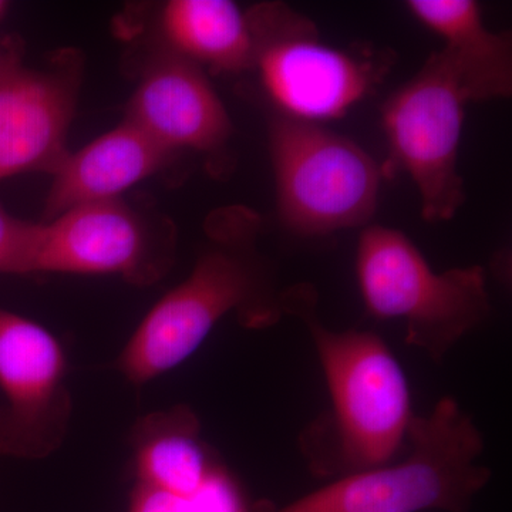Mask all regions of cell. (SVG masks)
I'll return each mask as SVG.
<instances>
[{"instance_id": "8fae6325", "label": "cell", "mask_w": 512, "mask_h": 512, "mask_svg": "<svg viewBox=\"0 0 512 512\" xmlns=\"http://www.w3.org/2000/svg\"><path fill=\"white\" fill-rule=\"evenodd\" d=\"M126 120L171 154L217 157L232 134L228 111L204 69L167 49L144 70Z\"/></svg>"}, {"instance_id": "277c9868", "label": "cell", "mask_w": 512, "mask_h": 512, "mask_svg": "<svg viewBox=\"0 0 512 512\" xmlns=\"http://www.w3.org/2000/svg\"><path fill=\"white\" fill-rule=\"evenodd\" d=\"M356 275L367 312L403 322L407 345L434 362H441L491 313L481 266L436 272L399 229L373 224L363 228Z\"/></svg>"}, {"instance_id": "9c48e42d", "label": "cell", "mask_w": 512, "mask_h": 512, "mask_svg": "<svg viewBox=\"0 0 512 512\" xmlns=\"http://www.w3.org/2000/svg\"><path fill=\"white\" fill-rule=\"evenodd\" d=\"M0 454L43 460L69 433L72 393L59 339L35 320L0 308Z\"/></svg>"}, {"instance_id": "7a4b0ae2", "label": "cell", "mask_w": 512, "mask_h": 512, "mask_svg": "<svg viewBox=\"0 0 512 512\" xmlns=\"http://www.w3.org/2000/svg\"><path fill=\"white\" fill-rule=\"evenodd\" d=\"M282 309L305 325L328 384L332 409L305 437L313 470L339 478L392 463L414 414L389 346L373 332L323 325L311 284L284 289Z\"/></svg>"}, {"instance_id": "e0dca14e", "label": "cell", "mask_w": 512, "mask_h": 512, "mask_svg": "<svg viewBox=\"0 0 512 512\" xmlns=\"http://www.w3.org/2000/svg\"><path fill=\"white\" fill-rule=\"evenodd\" d=\"M39 231L40 222L19 220L0 205V274H33Z\"/></svg>"}, {"instance_id": "2e32d148", "label": "cell", "mask_w": 512, "mask_h": 512, "mask_svg": "<svg viewBox=\"0 0 512 512\" xmlns=\"http://www.w3.org/2000/svg\"><path fill=\"white\" fill-rule=\"evenodd\" d=\"M268 503L252 504L227 467L197 493L177 495L134 484L127 512H268Z\"/></svg>"}, {"instance_id": "6da1fadb", "label": "cell", "mask_w": 512, "mask_h": 512, "mask_svg": "<svg viewBox=\"0 0 512 512\" xmlns=\"http://www.w3.org/2000/svg\"><path fill=\"white\" fill-rule=\"evenodd\" d=\"M261 231V218L249 208L212 212L190 275L147 312L117 357L116 369L128 382L144 386L180 366L231 313L249 329L284 318V289L259 251Z\"/></svg>"}, {"instance_id": "3957f363", "label": "cell", "mask_w": 512, "mask_h": 512, "mask_svg": "<svg viewBox=\"0 0 512 512\" xmlns=\"http://www.w3.org/2000/svg\"><path fill=\"white\" fill-rule=\"evenodd\" d=\"M409 453L399 463L336 478L269 512H470L491 470L480 463L484 439L473 417L451 397L414 416Z\"/></svg>"}, {"instance_id": "5bb4252c", "label": "cell", "mask_w": 512, "mask_h": 512, "mask_svg": "<svg viewBox=\"0 0 512 512\" xmlns=\"http://www.w3.org/2000/svg\"><path fill=\"white\" fill-rule=\"evenodd\" d=\"M134 484L190 495L225 468L205 443L197 414L185 404L148 413L131 427Z\"/></svg>"}, {"instance_id": "ba28073f", "label": "cell", "mask_w": 512, "mask_h": 512, "mask_svg": "<svg viewBox=\"0 0 512 512\" xmlns=\"http://www.w3.org/2000/svg\"><path fill=\"white\" fill-rule=\"evenodd\" d=\"M171 224H154L119 200L93 202L40 222L33 274L114 275L156 284L174 262Z\"/></svg>"}, {"instance_id": "52a82bcc", "label": "cell", "mask_w": 512, "mask_h": 512, "mask_svg": "<svg viewBox=\"0 0 512 512\" xmlns=\"http://www.w3.org/2000/svg\"><path fill=\"white\" fill-rule=\"evenodd\" d=\"M468 101L439 52L382 107L389 158L384 177L404 173L419 191L429 222L450 221L466 202L458 173L464 107Z\"/></svg>"}, {"instance_id": "5b68a950", "label": "cell", "mask_w": 512, "mask_h": 512, "mask_svg": "<svg viewBox=\"0 0 512 512\" xmlns=\"http://www.w3.org/2000/svg\"><path fill=\"white\" fill-rule=\"evenodd\" d=\"M255 37L252 69L276 114L305 123L342 119L382 84L393 55L369 45L330 46L311 19L285 3L248 12Z\"/></svg>"}, {"instance_id": "ac0fdd59", "label": "cell", "mask_w": 512, "mask_h": 512, "mask_svg": "<svg viewBox=\"0 0 512 512\" xmlns=\"http://www.w3.org/2000/svg\"><path fill=\"white\" fill-rule=\"evenodd\" d=\"M3 8H5V5H3V3H2V2H0V13H2V12H3Z\"/></svg>"}, {"instance_id": "4fadbf2b", "label": "cell", "mask_w": 512, "mask_h": 512, "mask_svg": "<svg viewBox=\"0 0 512 512\" xmlns=\"http://www.w3.org/2000/svg\"><path fill=\"white\" fill-rule=\"evenodd\" d=\"M406 6L414 18L443 39L440 56L468 103L511 96V33L485 28L474 0H410Z\"/></svg>"}, {"instance_id": "9a60e30c", "label": "cell", "mask_w": 512, "mask_h": 512, "mask_svg": "<svg viewBox=\"0 0 512 512\" xmlns=\"http://www.w3.org/2000/svg\"><path fill=\"white\" fill-rule=\"evenodd\" d=\"M167 50L217 73L252 69L255 37L248 13L229 0H171L161 12Z\"/></svg>"}, {"instance_id": "30bf717a", "label": "cell", "mask_w": 512, "mask_h": 512, "mask_svg": "<svg viewBox=\"0 0 512 512\" xmlns=\"http://www.w3.org/2000/svg\"><path fill=\"white\" fill-rule=\"evenodd\" d=\"M73 62L37 70L13 43L0 46V181L33 171L52 174L69 151L77 96Z\"/></svg>"}, {"instance_id": "7c38bea8", "label": "cell", "mask_w": 512, "mask_h": 512, "mask_svg": "<svg viewBox=\"0 0 512 512\" xmlns=\"http://www.w3.org/2000/svg\"><path fill=\"white\" fill-rule=\"evenodd\" d=\"M173 157L124 120L60 161L52 173L46 221L79 205L119 200L123 192L163 170Z\"/></svg>"}, {"instance_id": "8992f818", "label": "cell", "mask_w": 512, "mask_h": 512, "mask_svg": "<svg viewBox=\"0 0 512 512\" xmlns=\"http://www.w3.org/2000/svg\"><path fill=\"white\" fill-rule=\"evenodd\" d=\"M268 141L278 215L289 231L320 237L370 225L384 175L355 141L279 114L269 121Z\"/></svg>"}]
</instances>
